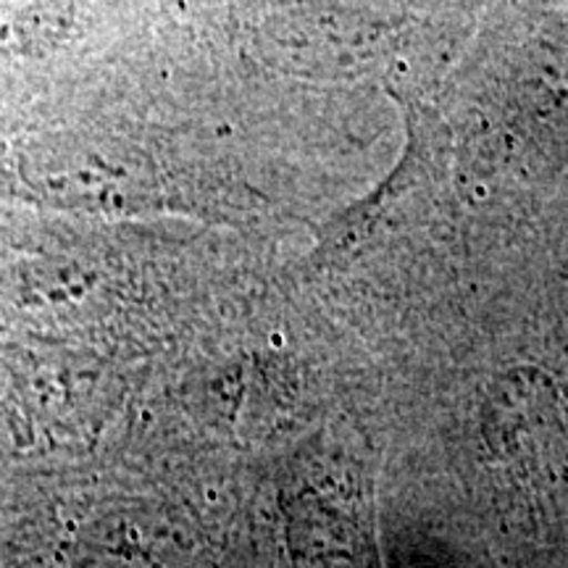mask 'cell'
Listing matches in <instances>:
<instances>
[{"label": "cell", "instance_id": "1", "mask_svg": "<svg viewBox=\"0 0 568 568\" xmlns=\"http://www.w3.org/2000/svg\"><path fill=\"white\" fill-rule=\"evenodd\" d=\"M61 17L45 9H0V48L32 51L59 38Z\"/></svg>", "mask_w": 568, "mask_h": 568}]
</instances>
